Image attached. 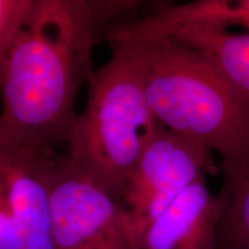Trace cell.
Returning <instances> with one entry per match:
<instances>
[{
	"label": "cell",
	"mask_w": 249,
	"mask_h": 249,
	"mask_svg": "<svg viewBox=\"0 0 249 249\" xmlns=\"http://www.w3.org/2000/svg\"><path fill=\"white\" fill-rule=\"evenodd\" d=\"M217 195L219 220L214 249H249V149L238 160L223 164Z\"/></svg>",
	"instance_id": "9c48e42d"
},
{
	"label": "cell",
	"mask_w": 249,
	"mask_h": 249,
	"mask_svg": "<svg viewBox=\"0 0 249 249\" xmlns=\"http://www.w3.org/2000/svg\"><path fill=\"white\" fill-rule=\"evenodd\" d=\"M170 37L203 54L230 85L249 97V33L181 29Z\"/></svg>",
	"instance_id": "ba28073f"
},
{
	"label": "cell",
	"mask_w": 249,
	"mask_h": 249,
	"mask_svg": "<svg viewBox=\"0 0 249 249\" xmlns=\"http://www.w3.org/2000/svg\"><path fill=\"white\" fill-rule=\"evenodd\" d=\"M216 172L213 152L160 124L130 172L120 204L136 242L185 189Z\"/></svg>",
	"instance_id": "277c9868"
},
{
	"label": "cell",
	"mask_w": 249,
	"mask_h": 249,
	"mask_svg": "<svg viewBox=\"0 0 249 249\" xmlns=\"http://www.w3.org/2000/svg\"><path fill=\"white\" fill-rule=\"evenodd\" d=\"M55 154L0 143V183L12 249H54L51 167Z\"/></svg>",
	"instance_id": "8992f818"
},
{
	"label": "cell",
	"mask_w": 249,
	"mask_h": 249,
	"mask_svg": "<svg viewBox=\"0 0 249 249\" xmlns=\"http://www.w3.org/2000/svg\"><path fill=\"white\" fill-rule=\"evenodd\" d=\"M0 249H12L11 222L0 183Z\"/></svg>",
	"instance_id": "8fae6325"
},
{
	"label": "cell",
	"mask_w": 249,
	"mask_h": 249,
	"mask_svg": "<svg viewBox=\"0 0 249 249\" xmlns=\"http://www.w3.org/2000/svg\"><path fill=\"white\" fill-rule=\"evenodd\" d=\"M110 44V59L89 77L88 99L66 156L120 202L130 172L160 124L145 96L138 43L124 39Z\"/></svg>",
	"instance_id": "3957f363"
},
{
	"label": "cell",
	"mask_w": 249,
	"mask_h": 249,
	"mask_svg": "<svg viewBox=\"0 0 249 249\" xmlns=\"http://www.w3.org/2000/svg\"><path fill=\"white\" fill-rule=\"evenodd\" d=\"M34 5L35 0H0V85L12 49Z\"/></svg>",
	"instance_id": "30bf717a"
},
{
	"label": "cell",
	"mask_w": 249,
	"mask_h": 249,
	"mask_svg": "<svg viewBox=\"0 0 249 249\" xmlns=\"http://www.w3.org/2000/svg\"><path fill=\"white\" fill-rule=\"evenodd\" d=\"M54 249H139L120 202L55 154L51 167Z\"/></svg>",
	"instance_id": "5b68a950"
},
{
	"label": "cell",
	"mask_w": 249,
	"mask_h": 249,
	"mask_svg": "<svg viewBox=\"0 0 249 249\" xmlns=\"http://www.w3.org/2000/svg\"><path fill=\"white\" fill-rule=\"evenodd\" d=\"M130 0H35L0 85V143L54 154L67 144L96 42Z\"/></svg>",
	"instance_id": "6da1fadb"
},
{
	"label": "cell",
	"mask_w": 249,
	"mask_h": 249,
	"mask_svg": "<svg viewBox=\"0 0 249 249\" xmlns=\"http://www.w3.org/2000/svg\"><path fill=\"white\" fill-rule=\"evenodd\" d=\"M134 42L148 104L158 123L217 152L220 165L241 158L249 149V97L203 54L178 40L156 37Z\"/></svg>",
	"instance_id": "7a4b0ae2"
},
{
	"label": "cell",
	"mask_w": 249,
	"mask_h": 249,
	"mask_svg": "<svg viewBox=\"0 0 249 249\" xmlns=\"http://www.w3.org/2000/svg\"><path fill=\"white\" fill-rule=\"evenodd\" d=\"M200 177L145 227L139 249H214L219 201Z\"/></svg>",
	"instance_id": "52a82bcc"
}]
</instances>
